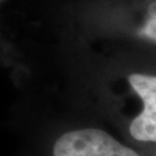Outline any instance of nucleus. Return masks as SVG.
Listing matches in <instances>:
<instances>
[{"mask_svg": "<svg viewBox=\"0 0 156 156\" xmlns=\"http://www.w3.org/2000/svg\"><path fill=\"white\" fill-rule=\"evenodd\" d=\"M53 156H139L99 129H78L62 134L53 146Z\"/></svg>", "mask_w": 156, "mask_h": 156, "instance_id": "f257e3e1", "label": "nucleus"}, {"mask_svg": "<svg viewBox=\"0 0 156 156\" xmlns=\"http://www.w3.org/2000/svg\"><path fill=\"white\" fill-rule=\"evenodd\" d=\"M129 82L134 91L143 100V111L156 115V76L134 73L129 76Z\"/></svg>", "mask_w": 156, "mask_h": 156, "instance_id": "f03ea898", "label": "nucleus"}, {"mask_svg": "<svg viewBox=\"0 0 156 156\" xmlns=\"http://www.w3.org/2000/svg\"><path fill=\"white\" fill-rule=\"evenodd\" d=\"M130 134L142 142H156V115L142 112L131 121Z\"/></svg>", "mask_w": 156, "mask_h": 156, "instance_id": "7ed1b4c3", "label": "nucleus"}, {"mask_svg": "<svg viewBox=\"0 0 156 156\" xmlns=\"http://www.w3.org/2000/svg\"><path fill=\"white\" fill-rule=\"evenodd\" d=\"M142 34H144L146 37H148L151 39L156 41V17L151 18L150 21L146 23V26L143 27Z\"/></svg>", "mask_w": 156, "mask_h": 156, "instance_id": "20e7f679", "label": "nucleus"}]
</instances>
